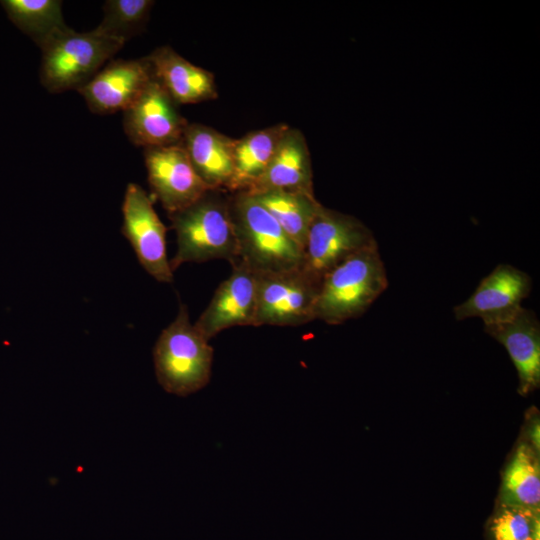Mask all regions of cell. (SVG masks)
Returning <instances> with one entry per match:
<instances>
[{
    "mask_svg": "<svg viewBox=\"0 0 540 540\" xmlns=\"http://www.w3.org/2000/svg\"><path fill=\"white\" fill-rule=\"evenodd\" d=\"M251 195L303 251L310 225L322 205L314 193L269 190Z\"/></svg>",
    "mask_w": 540,
    "mask_h": 540,
    "instance_id": "cell-19",
    "label": "cell"
},
{
    "mask_svg": "<svg viewBox=\"0 0 540 540\" xmlns=\"http://www.w3.org/2000/svg\"><path fill=\"white\" fill-rule=\"evenodd\" d=\"M153 5L151 0L105 1L104 16L96 28L125 43L144 29Z\"/></svg>",
    "mask_w": 540,
    "mask_h": 540,
    "instance_id": "cell-22",
    "label": "cell"
},
{
    "mask_svg": "<svg viewBox=\"0 0 540 540\" xmlns=\"http://www.w3.org/2000/svg\"><path fill=\"white\" fill-rule=\"evenodd\" d=\"M255 275V326H300L316 320L320 285L300 269Z\"/></svg>",
    "mask_w": 540,
    "mask_h": 540,
    "instance_id": "cell-7",
    "label": "cell"
},
{
    "mask_svg": "<svg viewBox=\"0 0 540 540\" xmlns=\"http://www.w3.org/2000/svg\"><path fill=\"white\" fill-rule=\"evenodd\" d=\"M238 259L255 274L300 269L302 249L274 217L246 191L229 196Z\"/></svg>",
    "mask_w": 540,
    "mask_h": 540,
    "instance_id": "cell-3",
    "label": "cell"
},
{
    "mask_svg": "<svg viewBox=\"0 0 540 540\" xmlns=\"http://www.w3.org/2000/svg\"><path fill=\"white\" fill-rule=\"evenodd\" d=\"M214 350L209 340L190 322L185 304L159 335L153 361L158 383L177 396H188L210 381Z\"/></svg>",
    "mask_w": 540,
    "mask_h": 540,
    "instance_id": "cell-4",
    "label": "cell"
},
{
    "mask_svg": "<svg viewBox=\"0 0 540 540\" xmlns=\"http://www.w3.org/2000/svg\"><path fill=\"white\" fill-rule=\"evenodd\" d=\"M540 429H539V421L538 420H534L532 422V424L530 425L529 429H528V436H529V439L531 441V444H532V448L537 451V453L539 452V446H540V437H539V432Z\"/></svg>",
    "mask_w": 540,
    "mask_h": 540,
    "instance_id": "cell-24",
    "label": "cell"
},
{
    "mask_svg": "<svg viewBox=\"0 0 540 540\" xmlns=\"http://www.w3.org/2000/svg\"><path fill=\"white\" fill-rule=\"evenodd\" d=\"M122 213V234L130 242L141 266L157 281L172 282L173 271L167 258V229L141 186L127 185Z\"/></svg>",
    "mask_w": 540,
    "mask_h": 540,
    "instance_id": "cell-8",
    "label": "cell"
},
{
    "mask_svg": "<svg viewBox=\"0 0 540 540\" xmlns=\"http://www.w3.org/2000/svg\"><path fill=\"white\" fill-rule=\"evenodd\" d=\"M11 18L42 48L69 27L59 0H6L2 2Z\"/></svg>",
    "mask_w": 540,
    "mask_h": 540,
    "instance_id": "cell-21",
    "label": "cell"
},
{
    "mask_svg": "<svg viewBox=\"0 0 540 540\" xmlns=\"http://www.w3.org/2000/svg\"><path fill=\"white\" fill-rule=\"evenodd\" d=\"M375 243L362 221L321 205L307 234L300 270L320 285L331 269Z\"/></svg>",
    "mask_w": 540,
    "mask_h": 540,
    "instance_id": "cell-6",
    "label": "cell"
},
{
    "mask_svg": "<svg viewBox=\"0 0 540 540\" xmlns=\"http://www.w3.org/2000/svg\"><path fill=\"white\" fill-rule=\"evenodd\" d=\"M124 44L97 28L89 32L68 28L41 48V83L50 93L78 91Z\"/></svg>",
    "mask_w": 540,
    "mask_h": 540,
    "instance_id": "cell-5",
    "label": "cell"
},
{
    "mask_svg": "<svg viewBox=\"0 0 540 540\" xmlns=\"http://www.w3.org/2000/svg\"><path fill=\"white\" fill-rule=\"evenodd\" d=\"M487 334L507 350L519 377V392L527 394L540 383V323L532 310L521 307L501 321L484 324Z\"/></svg>",
    "mask_w": 540,
    "mask_h": 540,
    "instance_id": "cell-14",
    "label": "cell"
},
{
    "mask_svg": "<svg viewBox=\"0 0 540 540\" xmlns=\"http://www.w3.org/2000/svg\"><path fill=\"white\" fill-rule=\"evenodd\" d=\"M144 158L149 185L168 214L188 207L210 190L180 143L145 148Z\"/></svg>",
    "mask_w": 540,
    "mask_h": 540,
    "instance_id": "cell-10",
    "label": "cell"
},
{
    "mask_svg": "<svg viewBox=\"0 0 540 540\" xmlns=\"http://www.w3.org/2000/svg\"><path fill=\"white\" fill-rule=\"evenodd\" d=\"M499 504L540 511V464L530 444L520 443L507 464Z\"/></svg>",
    "mask_w": 540,
    "mask_h": 540,
    "instance_id": "cell-20",
    "label": "cell"
},
{
    "mask_svg": "<svg viewBox=\"0 0 540 540\" xmlns=\"http://www.w3.org/2000/svg\"><path fill=\"white\" fill-rule=\"evenodd\" d=\"M288 128L287 124H277L235 140L234 169L228 191H246L263 175Z\"/></svg>",
    "mask_w": 540,
    "mask_h": 540,
    "instance_id": "cell-18",
    "label": "cell"
},
{
    "mask_svg": "<svg viewBox=\"0 0 540 540\" xmlns=\"http://www.w3.org/2000/svg\"><path fill=\"white\" fill-rule=\"evenodd\" d=\"M269 190L314 193L310 152L298 129L285 131L266 171L246 192Z\"/></svg>",
    "mask_w": 540,
    "mask_h": 540,
    "instance_id": "cell-16",
    "label": "cell"
},
{
    "mask_svg": "<svg viewBox=\"0 0 540 540\" xmlns=\"http://www.w3.org/2000/svg\"><path fill=\"white\" fill-rule=\"evenodd\" d=\"M488 534L490 540H540V511L499 504Z\"/></svg>",
    "mask_w": 540,
    "mask_h": 540,
    "instance_id": "cell-23",
    "label": "cell"
},
{
    "mask_svg": "<svg viewBox=\"0 0 540 540\" xmlns=\"http://www.w3.org/2000/svg\"><path fill=\"white\" fill-rule=\"evenodd\" d=\"M388 286L377 243L350 256L321 280L316 319L339 325L363 315Z\"/></svg>",
    "mask_w": 540,
    "mask_h": 540,
    "instance_id": "cell-2",
    "label": "cell"
},
{
    "mask_svg": "<svg viewBox=\"0 0 540 540\" xmlns=\"http://www.w3.org/2000/svg\"><path fill=\"white\" fill-rule=\"evenodd\" d=\"M531 288L527 273L509 264H499L467 300L454 307V316L457 320L481 318L483 324L501 321L522 307Z\"/></svg>",
    "mask_w": 540,
    "mask_h": 540,
    "instance_id": "cell-12",
    "label": "cell"
},
{
    "mask_svg": "<svg viewBox=\"0 0 540 540\" xmlns=\"http://www.w3.org/2000/svg\"><path fill=\"white\" fill-rule=\"evenodd\" d=\"M153 79L148 59L113 60L78 92L96 114L125 111Z\"/></svg>",
    "mask_w": 540,
    "mask_h": 540,
    "instance_id": "cell-13",
    "label": "cell"
},
{
    "mask_svg": "<svg viewBox=\"0 0 540 540\" xmlns=\"http://www.w3.org/2000/svg\"><path fill=\"white\" fill-rule=\"evenodd\" d=\"M152 74L176 104H193L217 98L214 75L162 46L146 57Z\"/></svg>",
    "mask_w": 540,
    "mask_h": 540,
    "instance_id": "cell-15",
    "label": "cell"
},
{
    "mask_svg": "<svg viewBox=\"0 0 540 540\" xmlns=\"http://www.w3.org/2000/svg\"><path fill=\"white\" fill-rule=\"evenodd\" d=\"M231 267V274L218 286L208 306L194 323L208 340L231 327L255 326L256 275L239 259Z\"/></svg>",
    "mask_w": 540,
    "mask_h": 540,
    "instance_id": "cell-11",
    "label": "cell"
},
{
    "mask_svg": "<svg viewBox=\"0 0 540 540\" xmlns=\"http://www.w3.org/2000/svg\"><path fill=\"white\" fill-rule=\"evenodd\" d=\"M123 112L127 137L144 148L179 144L188 126L177 104L154 77Z\"/></svg>",
    "mask_w": 540,
    "mask_h": 540,
    "instance_id": "cell-9",
    "label": "cell"
},
{
    "mask_svg": "<svg viewBox=\"0 0 540 540\" xmlns=\"http://www.w3.org/2000/svg\"><path fill=\"white\" fill-rule=\"evenodd\" d=\"M180 144L210 189L228 190L234 169L235 139L201 124H188Z\"/></svg>",
    "mask_w": 540,
    "mask_h": 540,
    "instance_id": "cell-17",
    "label": "cell"
},
{
    "mask_svg": "<svg viewBox=\"0 0 540 540\" xmlns=\"http://www.w3.org/2000/svg\"><path fill=\"white\" fill-rule=\"evenodd\" d=\"M225 190L210 189L188 207L168 214L177 236V251L169 261L174 272L187 262L238 260V246Z\"/></svg>",
    "mask_w": 540,
    "mask_h": 540,
    "instance_id": "cell-1",
    "label": "cell"
}]
</instances>
